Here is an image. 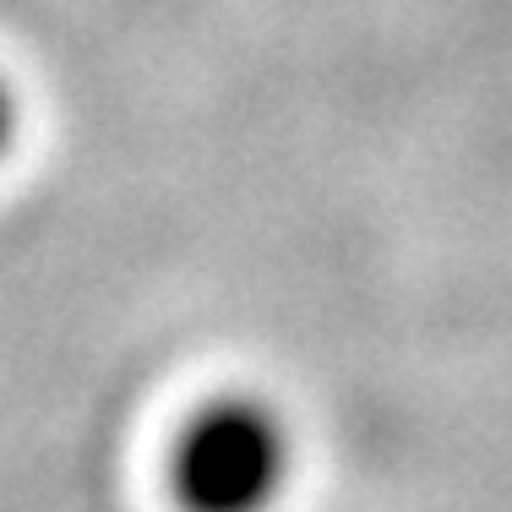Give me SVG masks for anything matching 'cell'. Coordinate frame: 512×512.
I'll use <instances>...</instances> for the list:
<instances>
[{
    "mask_svg": "<svg viewBox=\"0 0 512 512\" xmlns=\"http://www.w3.org/2000/svg\"><path fill=\"white\" fill-rule=\"evenodd\" d=\"M284 425L251 398L207 404L175 442V502L186 512H267L284 491Z\"/></svg>",
    "mask_w": 512,
    "mask_h": 512,
    "instance_id": "1",
    "label": "cell"
},
{
    "mask_svg": "<svg viewBox=\"0 0 512 512\" xmlns=\"http://www.w3.org/2000/svg\"><path fill=\"white\" fill-rule=\"evenodd\" d=\"M6 137H11V99H6V88H0V153H6Z\"/></svg>",
    "mask_w": 512,
    "mask_h": 512,
    "instance_id": "2",
    "label": "cell"
}]
</instances>
